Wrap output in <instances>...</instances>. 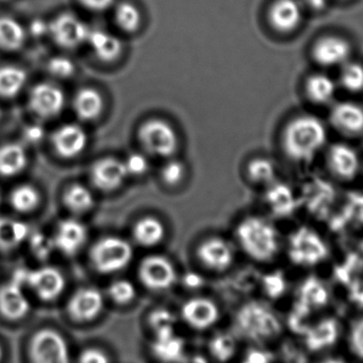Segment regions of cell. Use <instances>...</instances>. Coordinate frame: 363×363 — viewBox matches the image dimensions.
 <instances>
[{
	"label": "cell",
	"instance_id": "obj_57",
	"mask_svg": "<svg viewBox=\"0 0 363 363\" xmlns=\"http://www.w3.org/2000/svg\"><path fill=\"white\" fill-rule=\"evenodd\" d=\"M4 358V350L3 346L0 345V362L3 360Z\"/></svg>",
	"mask_w": 363,
	"mask_h": 363
},
{
	"label": "cell",
	"instance_id": "obj_36",
	"mask_svg": "<svg viewBox=\"0 0 363 363\" xmlns=\"http://www.w3.org/2000/svg\"><path fill=\"white\" fill-rule=\"evenodd\" d=\"M10 203L16 211L28 213L39 206L40 193L33 186L24 184L12 191Z\"/></svg>",
	"mask_w": 363,
	"mask_h": 363
},
{
	"label": "cell",
	"instance_id": "obj_18",
	"mask_svg": "<svg viewBox=\"0 0 363 363\" xmlns=\"http://www.w3.org/2000/svg\"><path fill=\"white\" fill-rule=\"evenodd\" d=\"M350 55V44L337 35L320 38L313 46V58L323 67L345 65Z\"/></svg>",
	"mask_w": 363,
	"mask_h": 363
},
{
	"label": "cell",
	"instance_id": "obj_60",
	"mask_svg": "<svg viewBox=\"0 0 363 363\" xmlns=\"http://www.w3.org/2000/svg\"><path fill=\"white\" fill-rule=\"evenodd\" d=\"M1 1H7V0H1Z\"/></svg>",
	"mask_w": 363,
	"mask_h": 363
},
{
	"label": "cell",
	"instance_id": "obj_17",
	"mask_svg": "<svg viewBox=\"0 0 363 363\" xmlns=\"http://www.w3.org/2000/svg\"><path fill=\"white\" fill-rule=\"evenodd\" d=\"M127 176L124 162L111 157L97 160L91 169L93 184L106 192L120 188Z\"/></svg>",
	"mask_w": 363,
	"mask_h": 363
},
{
	"label": "cell",
	"instance_id": "obj_22",
	"mask_svg": "<svg viewBox=\"0 0 363 363\" xmlns=\"http://www.w3.org/2000/svg\"><path fill=\"white\" fill-rule=\"evenodd\" d=\"M333 126L346 135H357L363 131V108L352 101L335 104L330 111Z\"/></svg>",
	"mask_w": 363,
	"mask_h": 363
},
{
	"label": "cell",
	"instance_id": "obj_56",
	"mask_svg": "<svg viewBox=\"0 0 363 363\" xmlns=\"http://www.w3.org/2000/svg\"><path fill=\"white\" fill-rule=\"evenodd\" d=\"M316 363H347L340 357H326V358L320 359Z\"/></svg>",
	"mask_w": 363,
	"mask_h": 363
},
{
	"label": "cell",
	"instance_id": "obj_4",
	"mask_svg": "<svg viewBox=\"0 0 363 363\" xmlns=\"http://www.w3.org/2000/svg\"><path fill=\"white\" fill-rule=\"evenodd\" d=\"M239 330L247 339L263 342L275 337L280 330L279 320L275 312L259 303L242 307L237 318Z\"/></svg>",
	"mask_w": 363,
	"mask_h": 363
},
{
	"label": "cell",
	"instance_id": "obj_35",
	"mask_svg": "<svg viewBox=\"0 0 363 363\" xmlns=\"http://www.w3.org/2000/svg\"><path fill=\"white\" fill-rule=\"evenodd\" d=\"M209 350L216 360L220 362H227L237 354L238 339L233 333H216L210 341Z\"/></svg>",
	"mask_w": 363,
	"mask_h": 363
},
{
	"label": "cell",
	"instance_id": "obj_45",
	"mask_svg": "<svg viewBox=\"0 0 363 363\" xmlns=\"http://www.w3.org/2000/svg\"><path fill=\"white\" fill-rule=\"evenodd\" d=\"M184 176V165L179 161H169L161 172L163 182L169 186H176L182 182Z\"/></svg>",
	"mask_w": 363,
	"mask_h": 363
},
{
	"label": "cell",
	"instance_id": "obj_52",
	"mask_svg": "<svg viewBox=\"0 0 363 363\" xmlns=\"http://www.w3.org/2000/svg\"><path fill=\"white\" fill-rule=\"evenodd\" d=\"M25 139L30 143H38L44 135L43 129L40 126H29L24 133Z\"/></svg>",
	"mask_w": 363,
	"mask_h": 363
},
{
	"label": "cell",
	"instance_id": "obj_20",
	"mask_svg": "<svg viewBox=\"0 0 363 363\" xmlns=\"http://www.w3.org/2000/svg\"><path fill=\"white\" fill-rule=\"evenodd\" d=\"M30 311V301L23 286L10 281L0 286V313L10 320L25 318Z\"/></svg>",
	"mask_w": 363,
	"mask_h": 363
},
{
	"label": "cell",
	"instance_id": "obj_24",
	"mask_svg": "<svg viewBox=\"0 0 363 363\" xmlns=\"http://www.w3.org/2000/svg\"><path fill=\"white\" fill-rule=\"evenodd\" d=\"M28 164V155L24 146L7 143L0 146V176L14 177L22 173Z\"/></svg>",
	"mask_w": 363,
	"mask_h": 363
},
{
	"label": "cell",
	"instance_id": "obj_47",
	"mask_svg": "<svg viewBox=\"0 0 363 363\" xmlns=\"http://www.w3.org/2000/svg\"><path fill=\"white\" fill-rule=\"evenodd\" d=\"M77 363H110L107 354L99 348H86L80 354Z\"/></svg>",
	"mask_w": 363,
	"mask_h": 363
},
{
	"label": "cell",
	"instance_id": "obj_55",
	"mask_svg": "<svg viewBox=\"0 0 363 363\" xmlns=\"http://www.w3.org/2000/svg\"><path fill=\"white\" fill-rule=\"evenodd\" d=\"M182 363H210L207 357L201 354H194L192 356H186Z\"/></svg>",
	"mask_w": 363,
	"mask_h": 363
},
{
	"label": "cell",
	"instance_id": "obj_23",
	"mask_svg": "<svg viewBox=\"0 0 363 363\" xmlns=\"http://www.w3.org/2000/svg\"><path fill=\"white\" fill-rule=\"evenodd\" d=\"M152 350L155 356L165 363H182L186 356L184 340L176 331L156 335Z\"/></svg>",
	"mask_w": 363,
	"mask_h": 363
},
{
	"label": "cell",
	"instance_id": "obj_44",
	"mask_svg": "<svg viewBox=\"0 0 363 363\" xmlns=\"http://www.w3.org/2000/svg\"><path fill=\"white\" fill-rule=\"evenodd\" d=\"M48 72L55 77L65 79L75 73V65L65 57H55L48 65Z\"/></svg>",
	"mask_w": 363,
	"mask_h": 363
},
{
	"label": "cell",
	"instance_id": "obj_58",
	"mask_svg": "<svg viewBox=\"0 0 363 363\" xmlns=\"http://www.w3.org/2000/svg\"><path fill=\"white\" fill-rule=\"evenodd\" d=\"M1 205H3V194L0 192V207H1Z\"/></svg>",
	"mask_w": 363,
	"mask_h": 363
},
{
	"label": "cell",
	"instance_id": "obj_5",
	"mask_svg": "<svg viewBox=\"0 0 363 363\" xmlns=\"http://www.w3.org/2000/svg\"><path fill=\"white\" fill-rule=\"evenodd\" d=\"M133 257L130 243L120 237H106L91 250L93 267L101 273H116L126 267Z\"/></svg>",
	"mask_w": 363,
	"mask_h": 363
},
{
	"label": "cell",
	"instance_id": "obj_41",
	"mask_svg": "<svg viewBox=\"0 0 363 363\" xmlns=\"http://www.w3.org/2000/svg\"><path fill=\"white\" fill-rule=\"evenodd\" d=\"M135 286L129 280L118 279L111 284L109 288V296L112 301L120 305L130 303L135 297Z\"/></svg>",
	"mask_w": 363,
	"mask_h": 363
},
{
	"label": "cell",
	"instance_id": "obj_46",
	"mask_svg": "<svg viewBox=\"0 0 363 363\" xmlns=\"http://www.w3.org/2000/svg\"><path fill=\"white\" fill-rule=\"evenodd\" d=\"M125 169H126L127 175L141 176L146 173L148 169V161L143 155L131 154L127 157L124 161Z\"/></svg>",
	"mask_w": 363,
	"mask_h": 363
},
{
	"label": "cell",
	"instance_id": "obj_40",
	"mask_svg": "<svg viewBox=\"0 0 363 363\" xmlns=\"http://www.w3.org/2000/svg\"><path fill=\"white\" fill-rule=\"evenodd\" d=\"M176 316L173 312L167 309H156L150 315V325L155 335L175 331Z\"/></svg>",
	"mask_w": 363,
	"mask_h": 363
},
{
	"label": "cell",
	"instance_id": "obj_19",
	"mask_svg": "<svg viewBox=\"0 0 363 363\" xmlns=\"http://www.w3.org/2000/svg\"><path fill=\"white\" fill-rule=\"evenodd\" d=\"M303 18V9L298 0H275L269 8V20L278 33L294 31Z\"/></svg>",
	"mask_w": 363,
	"mask_h": 363
},
{
	"label": "cell",
	"instance_id": "obj_37",
	"mask_svg": "<svg viewBox=\"0 0 363 363\" xmlns=\"http://www.w3.org/2000/svg\"><path fill=\"white\" fill-rule=\"evenodd\" d=\"M116 21L126 33H135L142 22L141 12L137 6L129 1H123L116 6Z\"/></svg>",
	"mask_w": 363,
	"mask_h": 363
},
{
	"label": "cell",
	"instance_id": "obj_21",
	"mask_svg": "<svg viewBox=\"0 0 363 363\" xmlns=\"http://www.w3.org/2000/svg\"><path fill=\"white\" fill-rule=\"evenodd\" d=\"M328 164L337 177L352 179L360 169V157L356 150L348 144H333L329 148Z\"/></svg>",
	"mask_w": 363,
	"mask_h": 363
},
{
	"label": "cell",
	"instance_id": "obj_33",
	"mask_svg": "<svg viewBox=\"0 0 363 363\" xmlns=\"http://www.w3.org/2000/svg\"><path fill=\"white\" fill-rule=\"evenodd\" d=\"M337 337V323L333 320H324L310 330L307 335L308 345L312 350H322L330 346Z\"/></svg>",
	"mask_w": 363,
	"mask_h": 363
},
{
	"label": "cell",
	"instance_id": "obj_53",
	"mask_svg": "<svg viewBox=\"0 0 363 363\" xmlns=\"http://www.w3.org/2000/svg\"><path fill=\"white\" fill-rule=\"evenodd\" d=\"M31 33L37 37H41V35L50 33V25L46 24L44 21H35L31 24Z\"/></svg>",
	"mask_w": 363,
	"mask_h": 363
},
{
	"label": "cell",
	"instance_id": "obj_15",
	"mask_svg": "<svg viewBox=\"0 0 363 363\" xmlns=\"http://www.w3.org/2000/svg\"><path fill=\"white\" fill-rule=\"evenodd\" d=\"M88 235V228L84 223L76 218H67L59 223L52 240L56 250L67 256H73L84 247Z\"/></svg>",
	"mask_w": 363,
	"mask_h": 363
},
{
	"label": "cell",
	"instance_id": "obj_59",
	"mask_svg": "<svg viewBox=\"0 0 363 363\" xmlns=\"http://www.w3.org/2000/svg\"><path fill=\"white\" fill-rule=\"evenodd\" d=\"M360 252H361V255H362V257H363V241L361 242Z\"/></svg>",
	"mask_w": 363,
	"mask_h": 363
},
{
	"label": "cell",
	"instance_id": "obj_27",
	"mask_svg": "<svg viewBox=\"0 0 363 363\" xmlns=\"http://www.w3.org/2000/svg\"><path fill=\"white\" fill-rule=\"evenodd\" d=\"M103 96L95 89L80 90L74 99V110L78 118L84 121H93L101 116L104 110Z\"/></svg>",
	"mask_w": 363,
	"mask_h": 363
},
{
	"label": "cell",
	"instance_id": "obj_49",
	"mask_svg": "<svg viewBox=\"0 0 363 363\" xmlns=\"http://www.w3.org/2000/svg\"><path fill=\"white\" fill-rule=\"evenodd\" d=\"M182 282H184L186 288L196 290V289L201 288L203 286L205 280H203V277L201 274L197 273V272L190 271L184 274V277H182Z\"/></svg>",
	"mask_w": 363,
	"mask_h": 363
},
{
	"label": "cell",
	"instance_id": "obj_12",
	"mask_svg": "<svg viewBox=\"0 0 363 363\" xmlns=\"http://www.w3.org/2000/svg\"><path fill=\"white\" fill-rule=\"evenodd\" d=\"M105 306L103 293L94 286H86L74 293L67 309L77 322H91L103 311Z\"/></svg>",
	"mask_w": 363,
	"mask_h": 363
},
{
	"label": "cell",
	"instance_id": "obj_16",
	"mask_svg": "<svg viewBox=\"0 0 363 363\" xmlns=\"http://www.w3.org/2000/svg\"><path fill=\"white\" fill-rule=\"evenodd\" d=\"M88 142V135L79 125H63L52 135L55 150L59 156L65 159L79 156L86 150Z\"/></svg>",
	"mask_w": 363,
	"mask_h": 363
},
{
	"label": "cell",
	"instance_id": "obj_38",
	"mask_svg": "<svg viewBox=\"0 0 363 363\" xmlns=\"http://www.w3.org/2000/svg\"><path fill=\"white\" fill-rule=\"evenodd\" d=\"M247 173L255 182L259 184H271L275 182V164L267 158H256L250 161Z\"/></svg>",
	"mask_w": 363,
	"mask_h": 363
},
{
	"label": "cell",
	"instance_id": "obj_42",
	"mask_svg": "<svg viewBox=\"0 0 363 363\" xmlns=\"http://www.w3.org/2000/svg\"><path fill=\"white\" fill-rule=\"evenodd\" d=\"M30 240V247L33 254L40 259H46L56 250L52 238L41 233H30L28 238Z\"/></svg>",
	"mask_w": 363,
	"mask_h": 363
},
{
	"label": "cell",
	"instance_id": "obj_48",
	"mask_svg": "<svg viewBox=\"0 0 363 363\" xmlns=\"http://www.w3.org/2000/svg\"><path fill=\"white\" fill-rule=\"evenodd\" d=\"M82 7L93 12H103L113 6L114 0H79Z\"/></svg>",
	"mask_w": 363,
	"mask_h": 363
},
{
	"label": "cell",
	"instance_id": "obj_31",
	"mask_svg": "<svg viewBox=\"0 0 363 363\" xmlns=\"http://www.w3.org/2000/svg\"><path fill=\"white\" fill-rule=\"evenodd\" d=\"M133 235L140 245L152 247L160 243L164 238V225L154 216H146L138 220L133 228Z\"/></svg>",
	"mask_w": 363,
	"mask_h": 363
},
{
	"label": "cell",
	"instance_id": "obj_25",
	"mask_svg": "<svg viewBox=\"0 0 363 363\" xmlns=\"http://www.w3.org/2000/svg\"><path fill=\"white\" fill-rule=\"evenodd\" d=\"M30 235V228L26 223L9 216H0V250H16Z\"/></svg>",
	"mask_w": 363,
	"mask_h": 363
},
{
	"label": "cell",
	"instance_id": "obj_29",
	"mask_svg": "<svg viewBox=\"0 0 363 363\" xmlns=\"http://www.w3.org/2000/svg\"><path fill=\"white\" fill-rule=\"evenodd\" d=\"M26 41V31L20 22L11 16H0V50L16 52Z\"/></svg>",
	"mask_w": 363,
	"mask_h": 363
},
{
	"label": "cell",
	"instance_id": "obj_50",
	"mask_svg": "<svg viewBox=\"0 0 363 363\" xmlns=\"http://www.w3.org/2000/svg\"><path fill=\"white\" fill-rule=\"evenodd\" d=\"M350 213L354 216V220L363 223V195H356L350 199Z\"/></svg>",
	"mask_w": 363,
	"mask_h": 363
},
{
	"label": "cell",
	"instance_id": "obj_11",
	"mask_svg": "<svg viewBox=\"0 0 363 363\" xmlns=\"http://www.w3.org/2000/svg\"><path fill=\"white\" fill-rule=\"evenodd\" d=\"M199 260L211 271L228 269L235 260V248L231 242L223 238L212 237L205 240L197 250Z\"/></svg>",
	"mask_w": 363,
	"mask_h": 363
},
{
	"label": "cell",
	"instance_id": "obj_61",
	"mask_svg": "<svg viewBox=\"0 0 363 363\" xmlns=\"http://www.w3.org/2000/svg\"><path fill=\"white\" fill-rule=\"evenodd\" d=\"M0 116H1V111H0Z\"/></svg>",
	"mask_w": 363,
	"mask_h": 363
},
{
	"label": "cell",
	"instance_id": "obj_30",
	"mask_svg": "<svg viewBox=\"0 0 363 363\" xmlns=\"http://www.w3.org/2000/svg\"><path fill=\"white\" fill-rule=\"evenodd\" d=\"M27 84V73L16 65L0 67V97L13 99L18 96Z\"/></svg>",
	"mask_w": 363,
	"mask_h": 363
},
{
	"label": "cell",
	"instance_id": "obj_2",
	"mask_svg": "<svg viewBox=\"0 0 363 363\" xmlns=\"http://www.w3.org/2000/svg\"><path fill=\"white\" fill-rule=\"evenodd\" d=\"M327 142V129L313 114H301L289 122L282 135V146L289 158L298 162L312 160Z\"/></svg>",
	"mask_w": 363,
	"mask_h": 363
},
{
	"label": "cell",
	"instance_id": "obj_32",
	"mask_svg": "<svg viewBox=\"0 0 363 363\" xmlns=\"http://www.w3.org/2000/svg\"><path fill=\"white\" fill-rule=\"evenodd\" d=\"M306 91L309 99L314 103L327 104L335 96L337 84L328 75L315 74L307 80Z\"/></svg>",
	"mask_w": 363,
	"mask_h": 363
},
{
	"label": "cell",
	"instance_id": "obj_10",
	"mask_svg": "<svg viewBox=\"0 0 363 363\" xmlns=\"http://www.w3.org/2000/svg\"><path fill=\"white\" fill-rule=\"evenodd\" d=\"M65 105V95L54 84H37L29 95V107L42 118H52L62 112Z\"/></svg>",
	"mask_w": 363,
	"mask_h": 363
},
{
	"label": "cell",
	"instance_id": "obj_3",
	"mask_svg": "<svg viewBox=\"0 0 363 363\" xmlns=\"http://www.w3.org/2000/svg\"><path fill=\"white\" fill-rule=\"evenodd\" d=\"M286 252L294 264L313 267L326 260L329 247L318 231L309 227H301L293 231L289 237Z\"/></svg>",
	"mask_w": 363,
	"mask_h": 363
},
{
	"label": "cell",
	"instance_id": "obj_34",
	"mask_svg": "<svg viewBox=\"0 0 363 363\" xmlns=\"http://www.w3.org/2000/svg\"><path fill=\"white\" fill-rule=\"evenodd\" d=\"M94 201L92 192L82 184H73L65 191V206L75 213L90 211L94 206Z\"/></svg>",
	"mask_w": 363,
	"mask_h": 363
},
{
	"label": "cell",
	"instance_id": "obj_7",
	"mask_svg": "<svg viewBox=\"0 0 363 363\" xmlns=\"http://www.w3.org/2000/svg\"><path fill=\"white\" fill-rule=\"evenodd\" d=\"M139 139L146 152L154 156L169 157L177 150L176 131L162 120L147 121L139 129Z\"/></svg>",
	"mask_w": 363,
	"mask_h": 363
},
{
	"label": "cell",
	"instance_id": "obj_13",
	"mask_svg": "<svg viewBox=\"0 0 363 363\" xmlns=\"http://www.w3.org/2000/svg\"><path fill=\"white\" fill-rule=\"evenodd\" d=\"M27 286H30L37 296L43 301H54L65 291V278L56 267H39L29 272Z\"/></svg>",
	"mask_w": 363,
	"mask_h": 363
},
{
	"label": "cell",
	"instance_id": "obj_8",
	"mask_svg": "<svg viewBox=\"0 0 363 363\" xmlns=\"http://www.w3.org/2000/svg\"><path fill=\"white\" fill-rule=\"evenodd\" d=\"M91 29L73 13H62L50 24V35L61 48L72 50L88 41Z\"/></svg>",
	"mask_w": 363,
	"mask_h": 363
},
{
	"label": "cell",
	"instance_id": "obj_14",
	"mask_svg": "<svg viewBox=\"0 0 363 363\" xmlns=\"http://www.w3.org/2000/svg\"><path fill=\"white\" fill-rule=\"evenodd\" d=\"M182 315L189 326L199 330L211 328L220 320V311L216 301L207 297H194L182 306Z\"/></svg>",
	"mask_w": 363,
	"mask_h": 363
},
{
	"label": "cell",
	"instance_id": "obj_28",
	"mask_svg": "<svg viewBox=\"0 0 363 363\" xmlns=\"http://www.w3.org/2000/svg\"><path fill=\"white\" fill-rule=\"evenodd\" d=\"M267 203L274 214L286 216L292 213L296 208V197L286 184L273 182L267 191Z\"/></svg>",
	"mask_w": 363,
	"mask_h": 363
},
{
	"label": "cell",
	"instance_id": "obj_43",
	"mask_svg": "<svg viewBox=\"0 0 363 363\" xmlns=\"http://www.w3.org/2000/svg\"><path fill=\"white\" fill-rule=\"evenodd\" d=\"M348 343L352 354L363 360V316L352 323L348 333Z\"/></svg>",
	"mask_w": 363,
	"mask_h": 363
},
{
	"label": "cell",
	"instance_id": "obj_39",
	"mask_svg": "<svg viewBox=\"0 0 363 363\" xmlns=\"http://www.w3.org/2000/svg\"><path fill=\"white\" fill-rule=\"evenodd\" d=\"M341 84L348 92L363 91V65L358 62H346L341 72Z\"/></svg>",
	"mask_w": 363,
	"mask_h": 363
},
{
	"label": "cell",
	"instance_id": "obj_9",
	"mask_svg": "<svg viewBox=\"0 0 363 363\" xmlns=\"http://www.w3.org/2000/svg\"><path fill=\"white\" fill-rule=\"evenodd\" d=\"M141 281L150 290H167L175 284L177 274L171 260L159 255L146 257L139 267Z\"/></svg>",
	"mask_w": 363,
	"mask_h": 363
},
{
	"label": "cell",
	"instance_id": "obj_51",
	"mask_svg": "<svg viewBox=\"0 0 363 363\" xmlns=\"http://www.w3.org/2000/svg\"><path fill=\"white\" fill-rule=\"evenodd\" d=\"M271 362V357L267 352L263 350H254L246 354V358L242 363H269Z\"/></svg>",
	"mask_w": 363,
	"mask_h": 363
},
{
	"label": "cell",
	"instance_id": "obj_6",
	"mask_svg": "<svg viewBox=\"0 0 363 363\" xmlns=\"http://www.w3.org/2000/svg\"><path fill=\"white\" fill-rule=\"evenodd\" d=\"M31 363H71V352L65 337L54 329L44 328L31 337Z\"/></svg>",
	"mask_w": 363,
	"mask_h": 363
},
{
	"label": "cell",
	"instance_id": "obj_26",
	"mask_svg": "<svg viewBox=\"0 0 363 363\" xmlns=\"http://www.w3.org/2000/svg\"><path fill=\"white\" fill-rule=\"evenodd\" d=\"M95 55L105 62H112L121 56L123 52L122 42L111 33L101 29L90 30L88 41Z\"/></svg>",
	"mask_w": 363,
	"mask_h": 363
},
{
	"label": "cell",
	"instance_id": "obj_54",
	"mask_svg": "<svg viewBox=\"0 0 363 363\" xmlns=\"http://www.w3.org/2000/svg\"><path fill=\"white\" fill-rule=\"evenodd\" d=\"M306 5L315 11H320L327 6V0H305Z\"/></svg>",
	"mask_w": 363,
	"mask_h": 363
},
{
	"label": "cell",
	"instance_id": "obj_1",
	"mask_svg": "<svg viewBox=\"0 0 363 363\" xmlns=\"http://www.w3.org/2000/svg\"><path fill=\"white\" fill-rule=\"evenodd\" d=\"M235 240L244 254L257 262L273 261L282 247L277 227L261 216L244 218L235 228Z\"/></svg>",
	"mask_w": 363,
	"mask_h": 363
}]
</instances>
